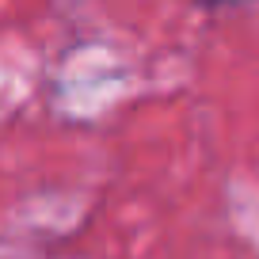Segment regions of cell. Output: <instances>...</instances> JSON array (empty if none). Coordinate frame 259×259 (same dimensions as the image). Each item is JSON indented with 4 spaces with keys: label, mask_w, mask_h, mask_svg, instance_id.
I'll return each instance as SVG.
<instances>
[{
    "label": "cell",
    "mask_w": 259,
    "mask_h": 259,
    "mask_svg": "<svg viewBox=\"0 0 259 259\" xmlns=\"http://www.w3.org/2000/svg\"><path fill=\"white\" fill-rule=\"evenodd\" d=\"M194 4L206 12H229V8H240V4H251V0H194Z\"/></svg>",
    "instance_id": "cell-1"
}]
</instances>
